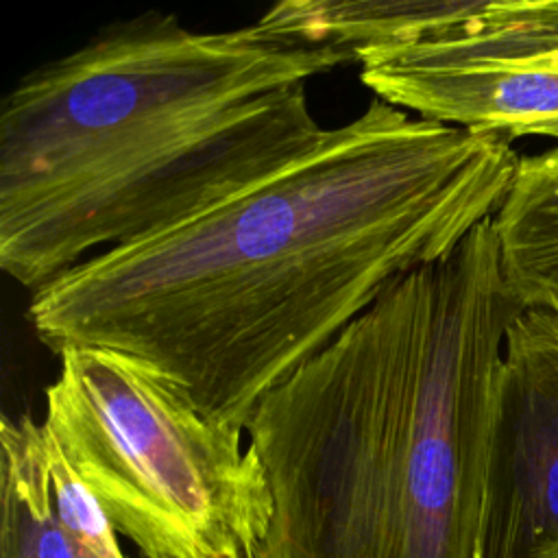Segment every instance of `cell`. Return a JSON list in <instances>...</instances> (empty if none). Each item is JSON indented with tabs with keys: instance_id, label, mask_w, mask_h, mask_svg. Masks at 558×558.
Returning a JSON list of instances; mask_svg holds the SVG:
<instances>
[{
	"instance_id": "obj_1",
	"label": "cell",
	"mask_w": 558,
	"mask_h": 558,
	"mask_svg": "<svg viewBox=\"0 0 558 558\" xmlns=\"http://www.w3.org/2000/svg\"><path fill=\"white\" fill-rule=\"evenodd\" d=\"M519 159L504 137L373 96L272 177L33 292L26 318L57 355H131L246 434L262 399L392 283L493 220Z\"/></svg>"
},
{
	"instance_id": "obj_2",
	"label": "cell",
	"mask_w": 558,
	"mask_h": 558,
	"mask_svg": "<svg viewBox=\"0 0 558 558\" xmlns=\"http://www.w3.org/2000/svg\"><path fill=\"white\" fill-rule=\"evenodd\" d=\"M353 57L262 17L192 31L146 11L26 72L0 111V266L37 292L312 153L305 85Z\"/></svg>"
},
{
	"instance_id": "obj_3",
	"label": "cell",
	"mask_w": 558,
	"mask_h": 558,
	"mask_svg": "<svg viewBox=\"0 0 558 558\" xmlns=\"http://www.w3.org/2000/svg\"><path fill=\"white\" fill-rule=\"evenodd\" d=\"M416 272L268 392L246 436L272 521L255 558H466L432 517L408 451Z\"/></svg>"
},
{
	"instance_id": "obj_4",
	"label": "cell",
	"mask_w": 558,
	"mask_h": 558,
	"mask_svg": "<svg viewBox=\"0 0 558 558\" xmlns=\"http://www.w3.org/2000/svg\"><path fill=\"white\" fill-rule=\"evenodd\" d=\"M41 427L146 558H253L270 527L268 477L244 432L131 355L63 349Z\"/></svg>"
},
{
	"instance_id": "obj_5",
	"label": "cell",
	"mask_w": 558,
	"mask_h": 558,
	"mask_svg": "<svg viewBox=\"0 0 558 558\" xmlns=\"http://www.w3.org/2000/svg\"><path fill=\"white\" fill-rule=\"evenodd\" d=\"M355 63L375 98L416 118L558 144V0L427 2Z\"/></svg>"
},
{
	"instance_id": "obj_6",
	"label": "cell",
	"mask_w": 558,
	"mask_h": 558,
	"mask_svg": "<svg viewBox=\"0 0 558 558\" xmlns=\"http://www.w3.org/2000/svg\"><path fill=\"white\" fill-rule=\"evenodd\" d=\"M473 558H558V316L523 310L495 386Z\"/></svg>"
},
{
	"instance_id": "obj_7",
	"label": "cell",
	"mask_w": 558,
	"mask_h": 558,
	"mask_svg": "<svg viewBox=\"0 0 558 558\" xmlns=\"http://www.w3.org/2000/svg\"><path fill=\"white\" fill-rule=\"evenodd\" d=\"M116 527L31 414L0 421V558H126Z\"/></svg>"
},
{
	"instance_id": "obj_8",
	"label": "cell",
	"mask_w": 558,
	"mask_h": 558,
	"mask_svg": "<svg viewBox=\"0 0 558 558\" xmlns=\"http://www.w3.org/2000/svg\"><path fill=\"white\" fill-rule=\"evenodd\" d=\"M490 225L514 296L558 316V144L519 159Z\"/></svg>"
},
{
	"instance_id": "obj_9",
	"label": "cell",
	"mask_w": 558,
	"mask_h": 558,
	"mask_svg": "<svg viewBox=\"0 0 558 558\" xmlns=\"http://www.w3.org/2000/svg\"><path fill=\"white\" fill-rule=\"evenodd\" d=\"M253 558H255V556H253Z\"/></svg>"
}]
</instances>
